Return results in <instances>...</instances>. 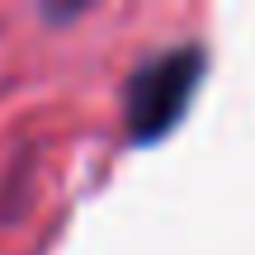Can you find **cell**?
Listing matches in <instances>:
<instances>
[{"mask_svg": "<svg viewBox=\"0 0 255 255\" xmlns=\"http://www.w3.org/2000/svg\"><path fill=\"white\" fill-rule=\"evenodd\" d=\"M203 47L199 43H180V47H165V52L146 57L132 76H128V90H123V119H128V137L137 146L146 142H161L175 123L184 119L194 90L203 81Z\"/></svg>", "mask_w": 255, "mask_h": 255, "instance_id": "1", "label": "cell"}]
</instances>
